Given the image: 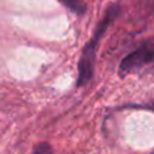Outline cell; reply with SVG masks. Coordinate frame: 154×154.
Wrapping results in <instances>:
<instances>
[{"label": "cell", "instance_id": "cell-1", "mask_svg": "<svg viewBox=\"0 0 154 154\" xmlns=\"http://www.w3.org/2000/svg\"><path fill=\"white\" fill-rule=\"evenodd\" d=\"M119 14H120V5L118 3H112V4H109L107 7L101 20L97 23V27H96L92 38L88 41L87 45L84 46V49L81 51L79 61V75H77L76 87H84L92 80L93 73H95L97 43L100 42L101 37L107 31V29L112 24V22L119 16Z\"/></svg>", "mask_w": 154, "mask_h": 154}, {"label": "cell", "instance_id": "cell-5", "mask_svg": "<svg viewBox=\"0 0 154 154\" xmlns=\"http://www.w3.org/2000/svg\"><path fill=\"white\" fill-rule=\"evenodd\" d=\"M122 108H139V109H149V111L154 112V101L149 104H126ZM152 154H154V150L152 152Z\"/></svg>", "mask_w": 154, "mask_h": 154}, {"label": "cell", "instance_id": "cell-4", "mask_svg": "<svg viewBox=\"0 0 154 154\" xmlns=\"http://www.w3.org/2000/svg\"><path fill=\"white\" fill-rule=\"evenodd\" d=\"M32 154H54V152L48 142H39L32 147Z\"/></svg>", "mask_w": 154, "mask_h": 154}, {"label": "cell", "instance_id": "cell-3", "mask_svg": "<svg viewBox=\"0 0 154 154\" xmlns=\"http://www.w3.org/2000/svg\"><path fill=\"white\" fill-rule=\"evenodd\" d=\"M58 3H61L65 8H68L75 15L81 16L87 12V4L84 0H58Z\"/></svg>", "mask_w": 154, "mask_h": 154}, {"label": "cell", "instance_id": "cell-2", "mask_svg": "<svg viewBox=\"0 0 154 154\" xmlns=\"http://www.w3.org/2000/svg\"><path fill=\"white\" fill-rule=\"evenodd\" d=\"M154 70V35L145 39L135 50L128 53L119 65V77L145 75Z\"/></svg>", "mask_w": 154, "mask_h": 154}]
</instances>
